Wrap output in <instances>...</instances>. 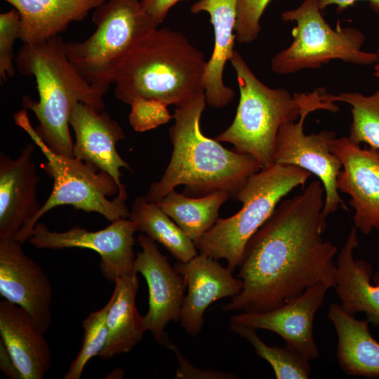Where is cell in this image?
I'll return each mask as SVG.
<instances>
[{
	"label": "cell",
	"mask_w": 379,
	"mask_h": 379,
	"mask_svg": "<svg viewBox=\"0 0 379 379\" xmlns=\"http://www.w3.org/2000/svg\"><path fill=\"white\" fill-rule=\"evenodd\" d=\"M331 151L342 164L337 189L350 197L354 227L366 235L379 231V149L362 148L348 137H335Z\"/></svg>",
	"instance_id": "5bb4252c"
},
{
	"label": "cell",
	"mask_w": 379,
	"mask_h": 379,
	"mask_svg": "<svg viewBox=\"0 0 379 379\" xmlns=\"http://www.w3.org/2000/svg\"><path fill=\"white\" fill-rule=\"evenodd\" d=\"M311 173L293 165L274 164L251 175L234 197L242 204L232 216L218 218L197 248L214 259H225L234 272L246 244L270 218L279 204L295 188L304 187Z\"/></svg>",
	"instance_id": "8992f818"
},
{
	"label": "cell",
	"mask_w": 379,
	"mask_h": 379,
	"mask_svg": "<svg viewBox=\"0 0 379 379\" xmlns=\"http://www.w3.org/2000/svg\"><path fill=\"white\" fill-rule=\"evenodd\" d=\"M138 231L134 222L119 218L106 228L91 232L75 226L65 232L51 231L37 222L33 235L28 240L37 248H88L100 258V269L106 279L115 283L118 278L134 271V234Z\"/></svg>",
	"instance_id": "8fae6325"
},
{
	"label": "cell",
	"mask_w": 379,
	"mask_h": 379,
	"mask_svg": "<svg viewBox=\"0 0 379 379\" xmlns=\"http://www.w3.org/2000/svg\"><path fill=\"white\" fill-rule=\"evenodd\" d=\"M328 100L350 105L352 117L348 137L350 141L357 145L364 142L379 149V91L371 95L358 92L329 94Z\"/></svg>",
	"instance_id": "4316f807"
},
{
	"label": "cell",
	"mask_w": 379,
	"mask_h": 379,
	"mask_svg": "<svg viewBox=\"0 0 379 379\" xmlns=\"http://www.w3.org/2000/svg\"><path fill=\"white\" fill-rule=\"evenodd\" d=\"M19 241L0 239V294L24 309L44 334L51 321L53 288L40 265Z\"/></svg>",
	"instance_id": "9a60e30c"
},
{
	"label": "cell",
	"mask_w": 379,
	"mask_h": 379,
	"mask_svg": "<svg viewBox=\"0 0 379 379\" xmlns=\"http://www.w3.org/2000/svg\"><path fill=\"white\" fill-rule=\"evenodd\" d=\"M69 126L76 138L74 157L109 174L119 186L118 194L128 195L126 187L121 180L120 169L124 168L132 172V168L117 150V142L125 138L119 124L107 112H98L78 102L71 111Z\"/></svg>",
	"instance_id": "e0dca14e"
},
{
	"label": "cell",
	"mask_w": 379,
	"mask_h": 379,
	"mask_svg": "<svg viewBox=\"0 0 379 379\" xmlns=\"http://www.w3.org/2000/svg\"><path fill=\"white\" fill-rule=\"evenodd\" d=\"M359 0H316L320 10L322 11L330 5H336L338 11H341L348 6H352ZM369 2L372 10L379 15V0H365Z\"/></svg>",
	"instance_id": "d590c367"
},
{
	"label": "cell",
	"mask_w": 379,
	"mask_h": 379,
	"mask_svg": "<svg viewBox=\"0 0 379 379\" xmlns=\"http://www.w3.org/2000/svg\"><path fill=\"white\" fill-rule=\"evenodd\" d=\"M129 124L137 132H145L168 123L173 117L162 101L137 98L130 103Z\"/></svg>",
	"instance_id": "f546056e"
},
{
	"label": "cell",
	"mask_w": 379,
	"mask_h": 379,
	"mask_svg": "<svg viewBox=\"0 0 379 379\" xmlns=\"http://www.w3.org/2000/svg\"><path fill=\"white\" fill-rule=\"evenodd\" d=\"M114 284L107 317V340L98 354L103 360L132 350L146 331L143 316L139 314L135 306L139 288L138 273L133 272L118 278Z\"/></svg>",
	"instance_id": "cb8c5ba5"
},
{
	"label": "cell",
	"mask_w": 379,
	"mask_h": 379,
	"mask_svg": "<svg viewBox=\"0 0 379 379\" xmlns=\"http://www.w3.org/2000/svg\"><path fill=\"white\" fill-rule=\"evenodd\" d=\"M13 118L44 154L46 159L44 169L53 180L52 191L36 215L35 225L50 210L63 205L98 213L110 222L129 218L128 195L118 194L119 186L109 174L75 157L53 151L32 127L26 109L15 113Z\"/></svg>",
	"instance_id": "ba28073f"
},
{
	"label": "cell",
	"mask_w": 379,
	"mask_h": 379,
	"mask_svg": "<svg viewBox=\"0 0 379 379\" xmlns=\"http://www.w3.org/2000/svg\"><path fill=\"white\" fill-rule=\"evenodd\" d=\"M230 62L235 70L240 98L231 125L216 136L232 144L234 150L253 157L262 168L274 164L278 132L288 121L299 119L309 105L324 100V88L292 95L285 88H272L254 74L242 56L234 51Z\"/></svg>",
	"instance_id": "5b68a950"
},
{
	"label": "cell",
	"mask_w": 379,
	"mask_h": 379,
	"mask_svg": "<svg viewBox=\"0 0 379 379\" xmlns=\"http://www.w3.org/2000/svg\"><path fill=\"white\" fill-rule=\"evenodd\" d=\"M93 21L95 32L84 41L66 43L67 54L90 84L108 89L126 57L159 24L139 0H106Z\"/></svg>",
	"instance_id": "52a82bcc"
},
{
	"label": "cell",
	"mask_w": 379,
	"mask_h": 379,
	"mask_svg": "<svg viewBox=\"0 0 379 379\" xmlns=\"http://www.w3.org/2000/svg\"><path fill=\"white\" fill-rule=\"evenodd\" d=\"M138 241L141 251L135 256L133 269L145 279L149 293L144 326L156 343L164 345L166 326L170 321L180 319L187 284L159 251L157 241L145 234L139 235Z\"/></svg>",
	"instance_id": "4fadbf2b"
},
{
	"label": "cell",
	"mask_w": 379,
	"mask_h": 379,
	"mask_svg": "<svg viewBox=\"0 0 379 379\" xmlns=\"http://www.w3.org/2000/svg\"><path fill=\"white\" fill-rule=\"evenodd\" d=\"M238 1L198 0L190 8L194 14L208 13L214 29L213 51L206 61L202 78L206 104L214 108L225 107L234 96L233 89L224 84L223 72L235 51Z\"/></svg>",
	"instance_id": "d6986e66"
},
{
	"label": "cell",
	"mask_w": 379,
	"mask_h": 379,
	"mask_svg": "<svg viewBox=\"0 0 379 379\" xmlns=\"http://www.w3.org/2000/svg\"><path fill=\"white\" fill-rule=\"evenodd\" d=\"M332 112L340 108L328 100V93L324 100L307 106L296 121L284 124L278 132L274 150V164L293 165L315 175L324 188L323 216L326 218L339 206L345 211V206L337 189V177L342 164L331 151V141L336 137L334 131L323 130L307 135L304 123L307 115L316 110Z\"/></svg>",
	"instance_id": "30bf717a"
},
{
	"label": "cell",
	"mask_w": 379,
	"mask_h": 379,
	"mask_svg": "<svg viewBox=\"0 0 379 379\" xmlns=\"http://www.w3.org/2000/svg\"><path fill=\"white\" fill-rule=\"evenodd\" d=\"M110 299L100 310L91 312L83 321L84 340L81 349L64 375L65 379H79L88 361L104 349L108 337L107 313Z\"/></svg>",
	"instance_id": "f1b7e54d"
},
{
	"label": "cell",
	"mask_w": 379,
	"mask_h": 379,
	"mask_svg": "<svg viewBox=\"0 0 379 379\" xmlns=\"http://www.w3.org/2000/svg\"><path fill=\"white\" fill-rule=\"evenodd\" d=\"M0 367L2 373L9 378L22 379L6 346L0 341Z\"/></svg>",
	"instance_id": "e575fe53"
},
{
	"label": "cell",
	"mask_w": 379,
	"mask_h": 379,
	"mask_svg": "<svg viewBox=\"0 0 379 379\" xmlns=\"http://www.w3.org/2000/svg\"><path fill=\"white\" fill-rule=\"evenodd\" d=\"M180 1L182 0H141L140 4L144 11L159 25L169 10Z\"/></svg>",
	"instance_id": "836d02e7"
},
{
	"label": "cell",
	"mask_w": 379,
	"mask_h": 379,
	"mask_svg": "<svg viewBox=\"0 0 379 379\" xmlns=\"http://www.w3.org/2000/svg\"><path fill=\"white\" fill-rule=\"evenodd\" d=\"M378 240H379V232H378Z\"/></svg>",
	"instance_id": "74e56055"
},
{
	"label": "cell",
	"mask_w": 379,
	"mask_h": 379,
	"mask_svg": "<svg viewBox=\"0 0 379 379\" xmlns=\"http://www.w3.org/2000/svg\"><path fill=\"white\" fill-rule=\"evenodd\" d=\"M230 329L247 340L254 347L256 354L272 366L277 379H307L311 368L307 359L289 348L266 345L257 335L255 328L230 323Z\"/></svg>",
	"instance_id": "83f0119b"
},
{
	"label": "cell",
	"mask_w": 379,
	"mask_h": 379,
	"mask_svg": "<svg viewBox=\"0 0 379 379\" xmlns=\"http://www.w3.org/2000/svg\"><path fill=\"white\" fill-rule=\"evenodd\" d=\"M328 288L324 283L316 284L276 309L263 312H241L232 316L230 323L273 331L286 341L287 347L308 361L315 360L319 352L313 336L314 318Z\"/></svg>",
	"instance_id": "2e32d148"
},
{
	"label": "cell",
	"mask_w": 379,
	"mask_h": 379,
	"mask_svg": "<svg viewBox=\"0 0 379 379\" xmlns=\"http://www.w3.org/2000/svg\"><path fill=\"white\" fill-rule=\"evenodd\" d=\"M36 147L27 144L15 159L0 154V239L23 244L33 235L41 206L37 198L40 177L33 161Z\"/></svg>",
	"instance_id": "7c38bea8"
},
{
	"label": "cell",
	"mask_w": 379,
	"mask_h": 379,
	"mask_svg": "<svg viewBox=\"0 0 379 379\" xmlns=\"http://www.w3.org/2000/svg\"><path fill=\"white\" fill-rule=\"evenodd\" d=\"M20 36V15L15 9L0 14V78L6 81L15 74L13 45Z\"/></svg>",
	"instance_id": "4dcf8cb0"
},
{
	"label": "cell",
	"mask_w": 379,
	"mask_h": 379,
	"mask_svg": "<svg viewBox=\"0 0 379 379\" xmlns=\"http://www.w3.org/2000/svg\"><path fill=\"white\" fill-rule=\"evenodd\" d=\"M316 0H304L296 8L281 14L284 21L295 22L293 41L271 60V69L288 74L305 69H316L332 60L355 65H374L377 53L361 50L365 35L353 27L333 29L324 19Z\"/></svg>",
	"instance_id": "9c48e42d"
},
{
	"label": "cell",
	"mask_w": 379,
	"mask_h": 379,
	"mask_svg": "<svg viewBox=\"0 0 379 379\" xmlns=\"http://www.w3.org/2000/svg\"><path fill=\"white\" fill-rule=\"evenodd\" d=\"M206 105L203 92L175 107V122L169 129L171 157L161 178L149 186L145 195L148 201L157 203L179 185L197 197L217 191L234 197L246 180L262 168L251 156L228 149L203 134L200 120Z\"/></svg>",
	"instance_id": "7a4b0ae2"
},
{
	"label": "cell",
	"mask_w": 379,
	"mask_h": 379,
	"mask_svg": "<svg viewBox=\"0 0 379 379\" xmlns=\"http://www.w3.org/2000/svg\"><path fill=\"white\" fill-rule=\"evenodd\" d=\"M328 318L338 335L336 356L339 366L347 375L379 377V342L373 338L367 320H359L332 303Z\"/></svg>",
	"instance_id": "603a6c76"
},
{
	"label": "cell",
	"mask_w": 379,
	"mask_h": 379,
	"mask_svg": "<svg viewBox=\"0 0 379 379\" xmlns=\"http://www.w3.org/2000/svg\"><path fill=\"white\" fill-rule=\"evenodd\" d=\"M128 219L135 223L138 230L161 244L178 261L187 262L198 254L192 239L146 196L135 198Z\"/></svg>",
	"instance_id": "484cf974"
},
{
	"label": "cell",
	"mask_w": 379,
	"mask_h": 379,
	"mask_svg": "<svg viewBox=\"0 0 379 379\" xmlns=\"http://www.w3.org/2000/svg\"><path fill=\"white\" fill-rule=\"evenodd\" d=\"M1 341L22 379H42L51 361L48 343L30 315L6 300L0 302Z\"/></svg>",
	"instance_id": "ffe728a7"
},
{
	"label": "cell",
	"mask_w": 379,
	"mask_h": 379,
	"mask_svg": "<svg viewBox=\"0 0 379 379\" xmlns=\"http://www.w3.org/2000/svg\"><path fill=\"white\" fill-rule=\"evenodd\" d=\"M230 194L217 191L196 197H187L175 190L157 204L192 239L196 247L219 218V209Z\"/></svg>",
	"instance_id": "d4e9b609"
},
{
	"label": "cell",
	"mask_w": 379,
	"mask_h": 379,
	"mask_svg": "<svg viewBox=\"0 0 379 379\" xmlns=\"http://www.w3.org/2000/svg\"><path fill=\"white\" fill-rule=\"evenodd\" d=\"M377 53V60L376 62L374 63L373 65V75L378 78H379V49L378 50Z\"/></svg>",
	"instance_id": "8d00e7d4"
},
{
	"label": "cell",
	"mask_w": 379,
	"mask_h": 379,
	"mask_svg": "<svg viewBox=\"0 0 379 379\" xmlns=\"http://www.w3.org/2000/svg\"><path fill=\"white\" fill-rule=\"evenodd\" d=\"M359 244L357 229L353 227L337 260L335 291L342 309L350 315L364 312L366 320L379 326V270L371 282L372 266L364 259H355L354 251Z\"/></svg>",
	"instance_id": "44dd1931"
},
{
	"label": "cell",
	"mask_w": 379,
	"mask_h": 379,
	"mask_svg": "<svg viewBox=\"0 0 379 379\" xmlns=\"http://www.w3.org/2000/svg\"><path fill=\"white\" fill-rule=\"evenodd\" d=\"M324 188L312 180L300 193L282 200L246 245L237 277L239 294L224 311L263 312L300 296L318 283L335 287L338 247L324 240Z\"/></svg>",
	"instance_id": "6da1fadb"
},
{
	"label": "cell",
	"mask_w": 379,
	"mask_h": 379,
	"mask_svg": "<svg viewBox=\"0 0 379 379\" xmlns=\"http://www.w3.org/2000/svg\"><path fill=\"white\" fill-rule=\"evenodd\" d=\"M4 1L20 13V39L34 45L58 36L71 22L82 20L106 0Z\"/></svg>",
	"instance_id": "7402d4cb"
},
{
	"label": "cell",
	"mask_w": 379,
	"mask_h": 379,
	"mask_svg": "<svg viewBox=\"0 0 379 379\" xmlns=\"http://www.w3.org/2000/svg\"><path fill=\"white\" fill-rule=\"evenodd\" d=\"M175 353L178 364L175 373L176 379H233L236 375L230 373L211 369H201L192 365L182 354L180 349L168 338L164 345Z\"/></svg>",
	"instance_id": "d6a6232c"
},
{
	"label": "cell",
	"mask_w": 379,
	"mask_h": 379,
	"mask_svg": "<svg viewBox=\"0 0 379 379\" xmlns=\"http://www.w3.org/2000/svg\"><path fill=\"white\" fill-rule=\"evenodd\" d=\"M206 61L178 31L156 29L141 40L120 65L114 95L130 105L135 98L157 99L180 107L204 92Z\"/></svg>",
	"instance_id": "277c9868"
},
{
	"label": "cell",
	"mask_w": 379,
	"mask_h": 379,
	"mask_svg": "<svg viewBox=\"0 0 379 379\" xmlns=\"http://www.w3.org/2000/svg\"><path fill=\"white\" fill-rule=\"evenodd\" d=\"M271 0H239L235 26L237 40L251 44L258 36L260 18Z\"/></svg>",
	"instance_id": "1f68e13d"
},
{
	"label": "cell",
	"mask_w": 379,
	"mask_h": 379,
	"mask_svg": "<svg viewBox=\"0 0 379 379\" xmlns=\"http://www.w3.org/2000/svg\"><path fill=\"white\" fill-rule=\"evenodd\" d=\"M15 62L22 74L36 80L39 100L25 96L22 106L37 119L36 132L53 151L74 157L69 132L73 107L82 102L102 112L108 89L93 86L83 77L68 58L66 42L59 35L37 44H23Z\"/></svg>",
	"instance_id": "3957f363"
},
{
	"label": "cell",
	"mask_w": 379,
	"mask_h": 379,
	"mask_svg": "<svg viewBox=\"0 0 379 379\" xmlns=\"http://www.w3.org/2000/svg\"><path fill=\"white\" fill-rule=\"evenodd\" d=\"M173 267L187 284L180 321L192 336L201 332L204 314L210 305L222 298L234 297L243 288L242 281L234 277L227 267L201 253L187 262L177 261Z\"/></svg>",
	"instance_id": "ac0fdd59"
}]
</instances>
